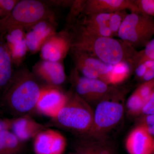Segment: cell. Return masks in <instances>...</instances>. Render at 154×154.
<instances>
[{"mask_svg": "<svg viewBox=\"0 0 154 154\" xmlns=\"http://www.w3.org/2000/svg\"><path fill=\"white\" fill-rule=\"evenodd\" d=\"M42 88L32 72L20 69L2 94V105L16 117L29 116L36 110Z\"/></svg>", "mask_w": 154, "mask_h": 154, "instance_id": "obj_1", "label": "cell"}, {"mask_svg": "<svg viewBox=\"0 0 154 154\" xmlns=\"http://www.w3.org/2000/svg\"><path fill=\"white\" fill-rule=\"evenodd\" d=\"M94 118L91 105L75 92L67 94L65 104L49 124L83 135L90 131Z\"/></svg>", "mask_w": 154, "mask_h": 154, "instance_id": "obj_3", "label": "cell"}, {"mask_svg": "<svg viewBox=\"0 0 154 154\" xmlns=\"http://www.w3.org/2000/svg\"><path fill=\"white\" fill-rule=\"evenodd\" d=\"M23 142L10 130L0 132V154H17L23 148Z\"/></svg>", "mask_w": 154, "mask_h": 154, "instance_id": "obj_20", "label": "cell"}, {"mask_svg": "<svg viewBox=\"0 0 154 154\" xmlns=\"http://www.w3.org/2000/svg\"><path fill=\"white\" fill-rule=\"evenodd\" d=\"M73 70L71 77L75 93L89 105L96 102L98 104L118 91L99 79H88L80 76L75 69Z\"/></svg>", "mask_w": 154, "mask_h": 154, "instance_id": "obj_7", "label": "cell"}, {"mask_svg": "<svg viewBox=\"0 0 154 154\" xmlns=\"http://www.w3.org/2000/svg\"><path fill=\"white\" fill-rule=\"evenodd\" d=\"M70 34L71 48L87 53L111 65L123 62L129 57L127 50L132 48L123 41L121 42L113 37L93 36L80 28L76 34Z\"/></svg>", "mask_w": 154, "mask_h": 154, "instance_id": "obj_2", "label": "cell"}, {"mask_svg": "<svg viewBox=\"0 0 154 154\" xmlns=\"http://www.w3.org/2000/svg\"><path fill=\"white\" fill-rule=\"evenodd\" d=\"M144 104V101L136 90L128 99L126 105L131 114L137 115L142 113Z\"/></svg>", "mask_w": 154, "mask_h": 154, "instance_id": "obj_22", "label": "cell"}, {"mask_svg": "<svg viewBox=\"0 0 154 154\" xmlns=\"http://www.w3.org/2000/svg\"><path fill=\"white\" fill-rule=\"evenodd\" d=\"M142 125L145 128L151 135H154V114L146 115Z\"/></svg>", "mask_w": 154, "mask_h": 154, "instance_id": "obj_30", "label": "cell"}, {"mask_svg": "<svg viewBox=\"0 0 154 154\" xmlns=\"http://www.w3.org/2000/svg\"><path fill=\"white\" fill-rule=\"evenodd\" d=\"M145 47L144 50L137 53L136 66L143 63L147 60H154V38L151 39Z\"/></svg>", "mask_w": 154, "mask_h": 154, "instance_id": "obj_24", "label": "cell"}, {"mask_svg": "<svg viewBox=\"0 0 154 154\" xmlns=\"http://www.w3.org/2000/svg\"><path fill=\"white\" fill-rule=\"evenodd\" d=\"M19 0H0V19L8 16L19 2Z\"/></svg>", "mask_w": 154, "mask_h": 154, "instance_id": "obj_26", "label": "cell"}, {"mask_svg": "<svg viewBox=\"0 0 154 154\" xmlns=\"http://www.w3.org/2000/svg\"><path fill=\"white\" fill-rule=\"evenodd\" d=\"M86 1H75L73 2L71 9L68 19V22L72 21L80 13H83Z\"/></svg>", "mask_w": 154, "mask_h": 154, "instance_id": "obj_28", "label": "cell"}, {"mask_svg": "<svg viewBox=\"0 0 154 154\" xmlns=\"http://www.w3.org/2000/svg\"><path fill=\"white\" fill-rule=\"evenodd\" d=\"M72 40L67 31L57 33L43 44L40 50L42 60L61 62L70 51Z\"/></svg>", "mask_w": 154, "mask_h": 154, "instance_id": "obj_10", "label": "cell"}, {"mask_svg": "<svg viewBox=\"0 0 154 154\" xmlns=\"http://www.w3.org/2000/svg\"><path fill=\"white\" fill-rule=\"evenodd\" d=\"M154 90V79L148 82H145L136 89L145 103L148 99Z\"/></svg>", "mask_w": 154, "mask_h": 154, "instance_id": "obj_27", "label": "cell"}, {"mask_svg": "<svg viewBox=\"0 0 154 154\" xmlns=\"http://www.w3.org/2000/svg\"><path fill=\"white\" fill-rule=\"evenodd\" d=\"M70 51L75 69L83 77L100 79L113 71V66L105 63L87 53L72 48Z\"/></svg>", "mask_w": 154, "mask_h": 154, "instance_id": "obj_8", "label": "cell"}, {"mask_svg": "<svg viewBox=\"0 0 154 154\" xmlns=\"http://www.w3.org/2000/svg\"><path fill=\"white\" fill-rule=\"evenodd\" d=\"M147 69L143 63L138 64L136 66L135 70V74L138 78H142L145 73Z\"/></svg>", "mask_w": 154, "mask_h": 154, "instance_id": "obj_31", "label": "cell"}, {"mask_svg": "<svg viewBox=\"0 0 154 154\" xmlns=\"http://www.w3.org/2000/svg\"><path fill=\"white\" fill-rule=\"evenodd\" d=\"M14 66L19 67L28 51L26 41V30L22 28H12L2 34Z\"/></svg>", "mask_w": 154, "mask_h": 154, "instance_id": "obj_14", "label": "cell"}, {"mask_svg": "<svg viewBox=\"0 0 154 154\" xmlns=\"http://www.w3.org/2000/svg\"><path fill=\"white\" fill-rule=\"evenodd\" d=\"M134 2L141 13L154 17V0H136Z\"/></svg>", "mask_w": 154, "mask_h": 154, "instance_id": "obj_25", "label": "cell"}, {"mask_svg": "<svg viewBox=\"0 0 154 154\" xmlns=\"http://www.w3.org/2000/svg\"><path fill=\"white\" fill-rule=\"evenodd\" d=\"M154 35V19L141 13L128 14L118 33L122 41L130 47H145Z\"/></svg>", "mask_w": 154, "mask_h": 154, "instance_id": "obj_6", "label": "cell"}, {"mask_svg": "<svg viewBox=\"0 0 154 154\" xmlns=\"http://www.w3.org/2000/svg\"><path fill=\"white\" fill-rule=\"evenodd\" d=\"M66 143V140L61 134L47 128L34 137L33 148L36 154H62Z\"/></svg>", "mask_w": 154, "mask_h": 154, "instance_id": "obj_12", "label": "cell"}, {"mask_svg": "<svg viewBox=\"0 0 154 154\" xmlns=\"http://www.w3.org/2000/svg\"><path fill=\"white\" fill-rule=\"evenodd\" d=\"M127 10L131 13H141L134 1L130 0H88L86 1L83 13L87 16L113 14Z\"/></svg>", "mask_w": 154, "mask_h": 154, "instance_id": "obj_13", "label": "cell"}, {"mask_svg": "<svg viewBox=\"0 0 154 154\" xmlns=\"http://www.w3.org/2000/svg\"><path fill=\"white\" fill-rule=\"evenodd\" d=\"M14 66L3 38L0 39V93L5 91L14 76Z\"/></svg>", "mask_w": 154, "mask_h": 154, "instance_id": "obj_19", "label": "cell"}, {"mask_svg": "<svg viewBox=\"0 0 154 154\" xmlns=\"http://www.w3.org/2000/svg\"><path fill=\"white\" fill-rule=\"evenodd\" d=\"M32 72L48 85L59 87L66 79L64 67L61 62L42 60L33 66Z\"/></svg>", "mask_w": 154, "mask_h": 154, "instance_id": "obj_15", "label": "cell"}, {"mask_svg": "<svg viewBox=\"0 0 154 154\" xmlns=\"http://www.w3.org/2000/svg\"><path fill=\"white\" fill-rule=\"evenodd\" d=\"M47 129L29 116L11 119L10 130L22 142L35 137L39 133Z\"/></svg>", "mask_w": 154, "mask_h": 154, "instance_id": "obj_18", "label": "cell"}, {"mask_svg": "<svg viewBox=\"0 0 154 154\" xmlns=\"http://www.w3.org/2000/svg\"><path fill=\"white\" fill-rule=\"evenodd\" d=\"M128 14L126 11H122L111 14L109 19L108 26L112 33V36H118L119 30Z\"/></svg>", "mask_w": 154, "mask_h": 154, "instance_id": "obj_23", "label": "cell"}, {"mask_svg": "<svg viewBox=\"0 0 154 154\" xmlns=\"http://www.w3.org/2000/svg\"><path fill=\"white\" fill-rule=\"evenodd\" d=\"M55 21H40L26 30V41L28 51L35 54L40 51L43 44L57 32Z\"/></svg>", "mask_w": 154, "mask_h": 154, "instance_id": "obj_11", "label": "cell"}, {"mask_svg": "<svg viewBox=\"0 0 154 154\" xmlns=\"http://www.w3.org/2000/svg\"><path fill=\"white\" fill-rule=\"evenodd\" d=\"M67 94L59 87L50 85L42 87L36 105V110L51 118L55 117L65 104Z\"/></svg>", "mask_w": 154, "mask_h": 154, "instance_id": "obj_9", "label": "cell"}, {"mask_svg": "<svg viewBox=\"0 0 154 154\" xmlns=\"http://www.w3.org/2000/svg\"><path fill=\"white\" fill-rule=\"evenodd\" d=\"M152 154H154V148L153 151L152 153Z\"/></svg>", "mask_w": 154, "mask_h": 154, "instance_id": "obj_35", "label": "cell"}, {"mask_svg": "<svg viewBox=\"0 0 154 154\" xmlns=\"http://www.w3.org/2000/svg\"><path fill=\"white\" fill-rule=\"evenodd\" d=\"M11 119L0 118V132L4 130H10Z\"/></svg>", "mask_w": 154, "mask_h": 154, "instance_id": "obj_32", "label": "cell"}, {"mask_svg": "<svg viewBox=\"0 0 154 154\" xmlns=\"http://www.w3.org/2000/svg\"><path fill=\"white\" fill-rule=\"evenodd\" d=\"M79 136L74 143L76 154H117L115 146L107 138Z\"/></svg>", "mask_w": 154, "mask_h": 154, "instance_id": "obj_16", "label": "cell"}, {"mask_svg": "<svg viewBox=\"0 0 154 154\" xmlns=\"http://www.w3.org/2000/svg\"><path fill=\"white\" fill-rule=\"evenodd\" d=\"M111 14H98L87 15L81 27L86 30L108 25Z\"/></svg>", "mask_w": 154, "mask_h": 154, "instance_id": "obj_21", "label": "cell"}, {"mask_svg": "<svg viewBox=\"0 0 154 154\" xmlns=\"http://www.w3.org/2000/svg\"><path fill=\"white\" fill-rule=\"evenodd\" d=\"M147 68L154 70V60H147L143 63Z\"/></svg>", "mask_w": 154, "mask_h": 154, "instance_id": "obj_34", "label": "cell"}, {"mask_svg": "<svg viewBox=\"0 0 154 154\" xmlns=\"http://www.w3.org/2000/svg\"><path fill=\"white\" fill-rule=\"evenodd\" d=\"M44 20L56 21L55 14L45 2L19 1L8 16L0 19V35L13 28H22L26 30Z\"/></svg>", "mask_w": 154, "mask_h": 154, "instance_id": "obj_4", "label": "cell"}, {"mask_svg": "<svg viewBox=\"0 0 154 154\" xmlns=\"http://www.w3.org/2000/svg\"><path fill=\"white\" fill-rule=\"evenodd\" d=\"M121 95L118 91L97 104L92 128L88 133L82 136L107 138L108 133L118 125L123 118L124 105Z\"/></svg>", "mask_w": 154, "mask_h": 154, "instance_id": "obj_5", "label": "cell"}, {"mask_svg": "<svg viewBox=\"0 0 154 154\" xmlns=\"http://www.w3.org/2000/svg\"><path fill=\"white\" fill-rule=\"evenodd\" d=\"M145 82H148L154 79V70L148 69L145 74L141 78Z\"/></svg>", "mask_w": 154, "mask_h": 154, "instance_id": "obj_33", "label": "cell"}, {"mask_svg": "<svg viewBox=\"0 0 154 154\" xmlns=\"http://www.w3.org/2000/svg\"><path fill=\"white\" fill-rule=\"evenodd\" d=\"M125 146L129 154H152L154 148V139L145 128L140 125L128 135Z\"/></svg>", "mask_w": 154, "mask_h": 154, "instance_id": "obj_17", "label": "cell"}, {"mask_svg": "<svg viewBox=\"0 0 154 154\" xmlns=\"http://www.w3.org/2000/svg\"><path fill=\"white\" fill-rule=\"evenodd\" d=\"M142 113L146 115L154 114V90L145 103Z\"/></svg>", "mask_w": 154, "mask_h": 154, "instance_id": "obj_29", "label": "cell"}]
</instances>
